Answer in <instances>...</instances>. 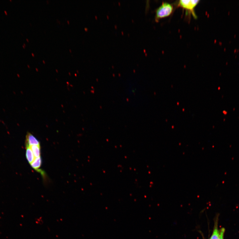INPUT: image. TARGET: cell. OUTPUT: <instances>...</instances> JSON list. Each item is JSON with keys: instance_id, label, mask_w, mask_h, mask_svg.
Returning a JSON list of instances; mask_svg holds the SVG:
<instances>
[{"instance_id": "1", "label": "cell", "mask_w": 239, "mask_h": 239, "mask_svg": "<svg viewBox=\"0 0 239 239\" xmlns=\"http://www.w3.org/2000/svg\"><path fill=\"white\" fill-rule=\"evenodd\" d=\"M173 7L168 2H163L156 11L155 20L158 21L159 19L169 16L172 14Z\"/></svg>"}, {"instance_id": "2", "label": "cell", "mask_w": 239, "mask_h": 239, "mask_svg": "<svg viewBox=\"0 0 239 239\" xmlns=\"http://www.w3.org/2000/svg\"><path fill=\"white\" fill-rule=\"evenodd\" d=\"M200 1H183L181 0L179 1V5L186 10L190 11L192 13L194 17H196L194 12V9L198 4Z\"/></svg>"}, {"instance_id": "3", "label": "cell", "mask_w": 239, "mask_h": 239, "mask_svg": "<svg viewBox=\"0 0 239 239\" xmlns=\"http://www.w3.org/2000/svg\"><path fill=\"white\" fill-rule=\"evenodd\" d=\"M34 145L40 146L39 141L33 134L29 132L27 133L26 138V147Z\"/></svg>"}, {"instance_id": "4", "label": "cell", "mask_w": 239, "mask_h": 239, "mask_svg": "<svg viewBox=\"0 0 239 239\" xmlns=\"http://www.w3.org/2000/svg\"><path fill=\"white\" fill-rule=\"evenodd\" d=\"M26 159L28 162L30 163H32L35 159V157L33 153L32 150H31L30 147H26Z\"/></svg>"}, {"instance_id": "5", "label": "cell", "mask_w": 239, "mask_h": 239, "mask_svg": "<svg viewBox=\"0 0 239 239\" xmlns=\"http://www.w3.org/2000/svg\"><path fill=\"white\" fill-rule=\"evenodd\" d=\"M42 159L41 156L37 158L33 162L30 164L31 166L35 170H37L40 168L42 165Z\"/></svg>"}, {"instance_id": "6", "label": "cell", "mask_w": 239, "mask_h": 239, "mask_svg": "<svg viewBox=\"0 0 239 239\" xmlns=\"http://www.w3.org/2000/svg\"><path fill=\"white\" fill-rule=\"evenodd\" d=\"M32 150L33 153L35 158L40 156L41 150L40 146H32L30 147Z\"/></svg>"}, {"instance_id": "7", "label": "cell", "mask_w": 239, "mask_h": 239, "mask_svg": "<svg viewBox=\"0 0 239 239\" xmlns=\"http://www.w3.org/2000/svg\"><path fill=\"white\" fill-rule=\"evenodd\" d=\"M220 235V231L218 228V223L216 222L215 224L213 234L210 239H219Z\"/></svg>"}, {"instance_id": "8", "label": "cell", "mask_w": 239, "mask_h": 239, "mask_svg": "<svg viewBox=\"0 0 239 239\" xmlns=\"http://www.w3.org/2000/svg\"><path fill=\"white\" fill-rule=\"evenodd\" d=\"M225 229L224 228H222L220 231V235L219 239H224V236Z\"/></svg>"}, {"instance_id": "9", "label": "cell", "mask_w": 239, "mask_h": 239, "mask_svg": "<svg viewBox=\"0 0 239 239\" xmlns=\"http://www.w3.org/2000/svg\"><path fill=\"white\" fill-rule=\"evenodd\" d=\"M5 13V15H8V12L6 11H4Z\"/></svg>"}, {"instance_id": "10", "label": "cell", "mask_w": 239, "mask_h": 239, "mask_svg": "<svg viewBox=\"0 0 239 239\" xmlns=\"http://www.w3.org/2000/svg\"><path fill=\"white\" fill-rule=\"evenodd\" d=\"M26 40L28 42H29V40H28V39H26Z\"/></svg>"}, {"instance_id": "11", "label": "cell", "mask_w": 239, "mask_h": 239, "mask_svg": "<svg viewBox=\"0 0 239 239\" xmlns=\"http://www.w3.org/2000/svg\"><path fill=\"white\" fill-rule=\"evenodd\" d=\"M24 45V46H26V44H24V45Z\"/></svg>"}, {"instance_id": "12", "label": "cell", "mask_w": 239, "mask_h": 239, "mask_svg": "<svg viewBox=\"0 0 239 239\" xmlns=\"http://www.w3.org/2000/svg\"><path fill=\"white\" fill-rule=\"evenodd\" d=\"M23 47L24 48H25V46L24 45H23Z\"/></svg>"}, {"instance_id": "13", "label": "cell", "mask_w": 239, "mask_h": 239, "mask_svg": "<svg viewBox=\"0 0 239 239\" xmlns=\"http://www.w3.org/2000/svg\"><path fill=\"white\" fill-rule=\"evenodd\" d=\"M32 55H33V56H34V54H33V53H32Z\"/></svg>"}, {"instance_id": "14", "label": "cell", "mask_w": 239, "mask_h": 239, "mask_svg": "<svg viewBox=\"0 0 239 239\" xmlns=\"http://www.w3.org/2000/svg\"><path fill=\"white\" fill-rule=\"evenodd\" d=\"M10 1L11 2L12 1V0H10Z\"/></svg>"}]
</instances>
